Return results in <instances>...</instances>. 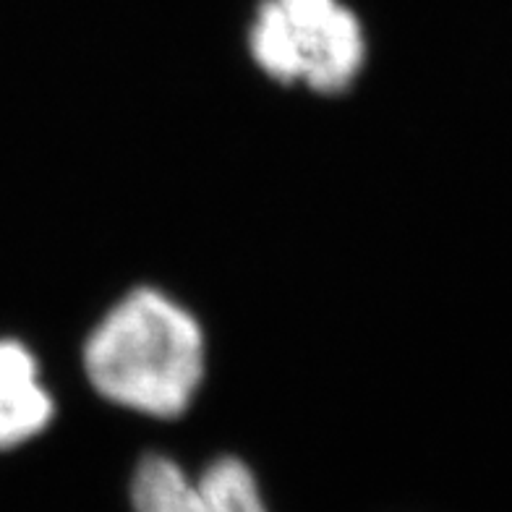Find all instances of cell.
<instances>
[{"label":"cell","instance_id":"6da1fadb","mask_svg":"<svg viewBox=\"0 0 512 512\" xmlns=\"http://www.w3.org/2000/svg\"><path fill=\"white\" fill-rule=\"evenodd\" d=\"M204 361V332L194 314L155 288L121 298L84 348V371L102 398L155 418L189 411Z\"/></svg>","mask_w":512,"mask_h":512},{"label":"cell","instance_id":"7a4b0ae2","mask_svg":"<svg viewBox=\"0 0 512 512\" xmlns=\"http://www.w3.org/2000/svg\"><path fill=\"white\" fill-rule=\"evenodd\" d=\"M249 45L267 76L327 95L351 87L366 61L364 27L340 0H264Z\"/></svg>","mask_w":512,"mask_h":512},{"label":"cell","instance_id":"3957f363","mask_svg":"<svg viewBox=\"0 0 512 512\" xmlns=\"http://www.w3.org/2000/svg\"><path fill=\"white\" fill-rule=\"evenodd\" d=\"M50 418L53 398L34 356L16 340H0V450L37 437Z\"/></svg>","mask_w":512,"mask_h":512},{"label":"cell","instance_id":"277c9868","mask_svg":"<svg viewBox=\"0 0 512 512\" xmlns=\"http://www.w3.org/2000/svg\"><path fill=\"white\" fill-rule=\"evenodd\" d=\"M134 512H212L199 481H191L176 460L147 455L131 481Z\"/></svg>","mask_w":512,"mask_h":512},{"label":"cell","instance_id":"5b68a950","mask_svg":"<svg viewBox=\"0 0 512 512\" xmlns=\"http://www.w3.org/2000/svg\"><path fill=\"white\" fill-rule=\"evenodd\" d=\"M196 481L212 512H267L254 473L243 460L217 458Z\"/></svg>","mask_w":512,"mask_h":512}]
</instances>
